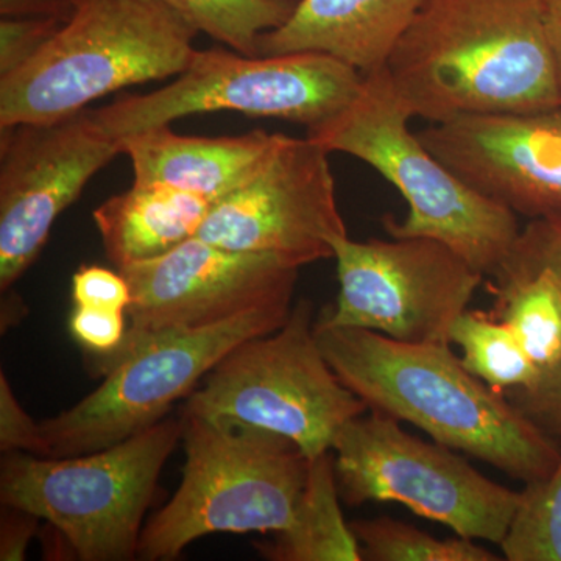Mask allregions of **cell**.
Instances as JSON below:
<instances>
[{
	"label": "cell",
	"instance_id": "obj_1",
	"mask_svg": "<svg viewBox=\"0 0 561 561\" xmlns=\"http://www.w3.org/2000/svg\"><path fill=\"white\" fill-rule=\"evenodd\" d=\"M316 334L332 370L368 411L411 423L526 485L556 470L561 443L472 375L446 343L416 345L359 328L316 327Z\"/></svg>",
	"mask_w": 561,
	"mask_h": 561
},
{
	"label": "cell",
	"instance_id": "obj_2",
	"mask_svg": "<svg viewBox=\"0 0 561 561\" xmlns=\"http://www.w3.org/2000/svg\"><path fill=\"white\" fill-rule=\"evenodd\" d=\"M386 68L430 124L561 108L542 0H427Z\"/></svg>",
	"mask_w": 561,
	"mask_h": 561
},
{
	"label": "cell",
	"instance_id": "obj_3",
	"mask_svg": "<svg viewBox=\"0 0 561 561\" xmlns=\"http://www.w3.org/2000/svg\"><path fill=\"white\" fill-rule=\"evenodd\" d=\"M412 119L382 68L364 73L356 98L306 136L330 153L367 162L400 191L409 210L402 221L383 219L391 238L435 239L493 278L522 232L518 216L443 164L411 130Z\"/></svg>",
	"mask_w": 561,
	"mask_h": 561
},
{
	"label": "cell",
	"instance_id": "obj_4",
	"mask_svg": "<svg viewBox=\"0 0 561 561\" xmlns=\"http://www.w3.org/2000/svg\"><path fill=\"white\" fill-rule=\"evenodd\" d=\"M198 33L165 0H80L35 58L0 77V127L66 119L111 92L180 76Z\"/></svg>",
	"mask_w": 561,
	"mask_h": 561
},
{
	"label": "cell",
	"instance_id": "obj_5",
	"mask_svg": "<svg viewBox=\"0 0 561 561\" xmlns=\"http://www.w3.org/2000/svg\"><path fill=\"white\" fill-rule=\"evenodd\" d=\"M184 461L179 490L150 516L138 559L171 561L213 534H267L289 526L309 459L290 438L241 421L181 412Z\"/></svg>",
	"mask_w": 561,
	"mask_h": 561
},
{
	"label": "cell",
	"instance_id": "obj_6",
	"mask_svg": "<svg viewBox=\"0 0 561 561\" xmlns=\"http://www.w3.org/2000/svg\"><path fill=\"white\" fill-rule=\"evenodd\" d=\"M181 434L180 416H169L127 440L83 456L2 454L0 501L60 529L77 560L138 559L144 516Z\"/></svg>",
	"mask_w": 561,
	"mask_h": 561
},
{
	"label": "cell",
	"instance_id": "obj_7",
	"mask_svg": "<svg viewBox=\"0 0 561 561\" xmlns=\"http://www.w3.org/2000/svg\"><path fill=\"white\" fill-rule=\"evenodd\" d=\"M183 413L241 421L297 443L309 459L368 405L339 379L316 334L313 306L301 300L271 334L232 348L184 402Z\"/></svg>",
	"mask_w": 561,
	"mask_h": 561
},
{
	"label": "cell",
	"instance_id": "obj_8",
	"mask_svg": "<svg viewBox=\"0 0 561 561\" xmlns=\"http://www.w3.org/2000/svg\"><path fill=\"white\" fill-rule=\"evenodd\" d=\"M362 80L359 70L317 51L249 57L216 47L195 50L190 66L168 87L121 95L90 113L116 140L213 111L295 122L309 131L341 113Z\"/></svg>",
	"mask_w": 561,
	"mask_h": 561
},
{
	"label": "cell",
	"instance_id": "obj_9",
	"mask_svg": "<svg viewBox=\"0 0 561 561\" xmlns=\"http://www.w3.org/2000/svg\"><path fill=\"white\" fill-rule=\"evenodd\" d=\"M342 502H397L459 537L501 545L522 500L440 443L408 434L400 421L371 412L351 420L332 443Z\"/></svg>",
	"mask_w": 561,
	"mask_h": 561
},
{
	"label": "cell",
	"instance_id": "obj_10",
	"mask_svg": "<svg viewBox=\"0 0 561 561\" xmlns=\"http://www.w3.org/2000/svg\"><path fill=\"white\" fill-rule=\"evenodd\" d=\"M291 308L272 306L213 327L175 332L111 362L101 370L98 389L68 411L41 421L43 457L101 451L149 430L190 397L232 348L283 327Z\"/></svg>",
	"mask_w": 561,
	"mask_h": 561
},
{
	"label": "cell",
	"instance_id": "obj_11",
	"mask_svg": "<svg viewBox=\"0 0 561 561\" xmlns=\"http://www.w3.org/2000/svg\"><path fill=\"white\" fill-rule=\"evenodd\" d=\"M339 295L320 328H359L394 341L451 345L457 319L483 280L451 247L431 238L334 243Z\"/></svg>",
	"mask_w": 561,
	"mask_h": 561
},
{
	"label": "cell",
	"instance_id": "obj_12",
	"mask_svg": "<svg viewBox=\"0 0 561 561\" xmlns=\"http://www.w3.org/2000/svg\"><path fill=\"white\" fill-rule=\"evenodd\" d=\"M119 272L131 290V323L119 350L95 365L99 371L165 335L291 306L300 267L275 254L221 249L195 236L164 256Z\"/></svg>",
	"mask_w": 561,
	"mask_h": 561
},
{
	"label": "cell",
	"instance_id": "obj_13",
	"mask_svg": "<svg viewBox=\"0 0 561 561\" xmlns=\"http://www.w3.org/2000/svg\"><path fill=\"white\" fill-rule=\"evenodd\" d=\"M348 236L335 197L330 151L283 135L260 171L213 203L197 238L234 251L268 253L297 267L334 260Z\"/></svg>",
	"mask_w": 561,
	"mask_h": 561
},
{
	"label": "cell",
	"instance_id": "obj_14",
	"mask_svg": "<svg viewBox=\"0 0 561 561\" xmlns=\"http://www.w3.org/2000/svg\"><path fill=\"white\" fill-rule=\"evenodd\" d=\"M122 154L90 110L47 124L0 127V290L39 256L55 221Z\"/></svg>",
	"mask_w": 561,
	"mask_h": 561
},
{
	"label": "cell",
	"instance_id": "obj_15",
	"mask_svg": "<svg viewBox=\"0 0 561 561\" xmlns=\"http://www.w3.org/2000/svg\"><path fill=\"white\" fill-rule=\"evenodd\" d=\"M416 135L468 186L516 216H561V108L465 114Z\"/></svg>",
	"mask_w": 561,
	"mask_h": 561
},
{
	"label": "cell",
	"instance_id": "obj_16",
	"mask_svg": "<svg viewBox=\"0 0 561 561\" xmlns=\"http://www.w3.org/2000/svg\"><path fill=\"white\" fill-rule=\"evenodd\" d=\"M280 138V133L264 130L206 138L161 125L125 136L119 144L122 154L130 158L133 184L173 187L216 203L260 171Z\"/></svg>",
	"mask_w": 561,
	"mask_h": 561
},
{
	"label": "cell",
	"instance_id": "obj_17",
	"mask_svg": "<svg viewBox=\"0 0 561 561\" xmlns=\"http://www.w3.org/2000/svg\"><path fill=\"white\" fill-rule=\"evenodd\" d=\"M427 0H298L294 13L260 38V57L317 51L364 73L386 68Z\"/></svg>",
	"mask_w": 561,
	"mask_h": 561
},
{
	"label": "cell",
	"instance_id": "obj_18",
	"mask_svg": "<svg viewBox=\"0 0 561 561\" xmlns=\"http://www.w3.org/2000/svg\"><path fill=\"white\" fill-rule=\"evenodd\" d=\"M213 203L168 186L133 184L92 213L111 264L157 260L195 238Z\"/></svg>",
	"mask_w": 561,
	"mask_h": 561
},
{
	"label": "cell",
	"instance_id": "obj_19",
	"mask_svg": "<svg viewBox=\"0 0 561 561\" xmlns=\"http://www.w3.org/2000/svg\"><path fill=\"white\" fill-rule=\"evenodd\" d=\"M341 501L331 451L312 457L294 518L275 540L260 545L261 556L271 561H362Z\"/></svg>",
	"mask_w": 561,
	"mask_h": 561
},
{
	"label": "cell",
	"instance_id": "obj_20",
	"mask_svg": "<svg viewBox=\"0 0 561 561\" xmlns=\"http://www.w3.org/2000/svg\"><path fill=\"white\" fill-rule=\"evenodd\" d=\"M491 313L504 320L540 370L561 359V287L546 271L494 279Z\"/></svg>",
	"mask_w": 561,
	"mask_h": 561
},
{
	"label": "cell",
	"instance_id": "obj_21",
	"mask_svg": "<svg viewBox=\"0 0 561 561\" xmlns=\"http://www.w3.org/2000/svg\"><path fill=\"white\" fill-rule=\"evenodd\" d=\"M451 343L460 346L465 367L493 389L527 387L540 375L512 328L490 311L467 309L461 313Z\"/></svg>",
	"mask_w": 561,
	"mask_h": 561
},
{
	"label": "cell",
	"instance_id": "obj_22",
	"mask_svg": "<svg viewBox=\"0 0 561 561\" xmlns=\"http://www.w3.org/2000/svg\"><path fill=\"white\" fill-rule=\"evenodd\" d=\"M209 38L228 49L260 57V38L280 27L298 0H165Z\"/></svg>",
	"mask_w": 561,
	"mask_h": 561
},
{
	"label": "cell",
	"instance_id": "obj_23",
	"mask_svg": "<svg viewBox=\"0 0 561 561\" xmlns=\"http://www.w3.org/2000/svg\"><path fill=\"white\" fill-rule=\"evenodd\" d=\"M367 561H500L501 557L470 538L432 537L389 516L350 523Z\"/></svg>",
	"mask_w": 561,
	"mask_h": 561
},
{
	"label": "cell",
	"instance_id": "obj_24",
	"mask_svg": "<svg viewBox=\"0 0 561 561\" xmlns=\"http://www.w3.org/2000/svg\"><path fill=\"white\" fill-rule=\"evenodd\" d=\"M500 546L508 561H561V456L548 478L522 491Z\"/></svg>",
	"mask_w": 561,
	"mask_h": 561
},
{
	"label": "cell",
	"instance_id": "obj_25",
	"mask_svg": "<svg viewBox=\"0 0 561 561\" xmlns=\"http://www.w3.org/2000/svg\"><path fill=\"white\" fill-rule=\"evenodd\" d=\"M546 271L561 287V216L529 220L493 279Z\"/></svg>",
	"mask_w": 561,
	"mask_h": 561
},
{
	"label": "cell",
	"instance_id": "obj_26",
	"mask_svg": "<svg viewBox=\"0 0 561 561\" xmlns=\"http://www.w3.org/2000/svg\"><path fill=\"white\" fill-rule=\"evenodd\" d=\"M62 22L38 18H2L0 21V77L9 76L46 47Z\"/></svg>",
	"mask_w": 561,
	"mask_h": 561
},
{
	"label": "cell",
	"instance_id": "obj_27",
	"mask_svg": "<svg viewBox=\"0 0 561 561\" xmlns=\"http://www.w3.org/2000/svg\"><path fill=\"white\" fill-rule=\"evenodd\" d=\"M502 393L546 434L561 437V359L541 370L530 386Z\"/></svg>",
	"mask_w": 561,
	"mask_h": 561
},
{
	"label": "cell",
	"instance_id": "obj_28",
	"mask_svg": "<svg viewBox=\"0 0 561 561\" xmlns=\"http://www.w3.org/2000/svg\"><path fill=\"white\" fill-rule=\"evenodd\" d=\"M73 305L127 313L131 290L119 271L101 265H83L72 276Z\"/></svg>",
	"mask_w": 561,
	"mask_h": 561
},
{
	"label": "cell",
	"instance_id": "obj_29",
	"mask_svg": "<svg viewBox=\"0 0 561 561\" xmlns=\"http://www.w3.org/2000/svg\"><path fill=\"white\" fill-rule=\"evenodd\" d=\"M125 312L76 306L69 319L72 337L101 360L116 353L125 341Z\"/></svg>",
	"mask_w": 561,
	"mask_h": 561
},
{
	"label": "cell",
	"instance_id": "obj_30",
	"mask_svg": "<svg viewBox=\"0 0 561 561\" xmlns=\"http://www.w3.org/2000/svg\"><path fill=\"white\" fill-rule=\"evenodd\" d=\"M0 451L44 456L39 423L24 411L3 371H0Z\"/></svg>",
	"mask_w": 561,
	"mask_h": 561
},
{
	"label": "cell",
	"instance_id": "obj_31",
	"mask_svg": "<svg viewBox=\"0 0 561 561\" xmlns=\"http://www.w3.org/2000/svg\"><path fill=\"white\" fill-rule=\"evenodd\" d=\"M38 516L13 507L2 505V518H0V560L22 561L25 559L28 542L38 531Z\"/></svg>",
	"mask_w": 561,
	"mask_h": 561
},
{
	"label": "cell",
	"instance_id": "obj_32",
	"mask_svg": "<svg viewBox=\"0 0 561 561\" xmlns=\"http://www.w3.org/2000/svg\"><path fill=\"white\" fill-rule=\"evenodd\" d=\"M79 3L80 0H0V16L38 18L66 24Z\"/></svg>",
	"mask_w": 561,
	"mask_h": 561
},
{
	"label": "cell",
	"instance_id": "obj_33",
	"mask_svg": "<svg viewBox=\"0 0 561 561\" xmlns=\"http://www.w3.org/2000/svg\"><path fill=\"white\" fill-rule=\"evenodd\" d=\"M542 10L561 98V0H542Z\"/></svg>",
	"mask_w": 561,
	"mask_h": 561
},
{
	"label": "cell",
	"instance_id": "obj_34",
	"mask_svg": "<svg viewBox=\"0 0 561 561\" xmlns=\"http://www.w3.org/2000/svg\"><path fill=\"white\" fill-rule=\"evenodd\" d=\"M10 290L2 291V332L20 323L24 319L25 312H27V308H25L20 295L13 294Z\"/></svg>",
	"mask_w": 561,
	"mask_h": 561
}]
</instances>
